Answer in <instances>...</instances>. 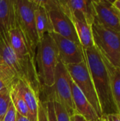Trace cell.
Wrapping results in <instances>:
<instances>
[{"label":"cell","mask_w":120,"mask_h":121,"mask_svg":"<svg viewBox=\"0 0 120 121\" xmlns=\"http://www.w3.org/2000/svg\"><path fill=\"white\" fill-rule=\"evenodd\" d=\"M83 52L103 116L119 113L113 97L109 74L101 55L95 46L83 49Z\"/></svg>","instance_id":"1"},{"label":"cell","mask_w":120,"mask_h":121,"mask_svg":"<svg viewBox=\"0 0 120 121\" xmlns=\"http://www.w3.org/2000/svg\"><path fill=\"white\" fill-rule=\"evenodd\" d=\"M35 62L41 90L44 87H52L54 82L59 57L57 45L50 33H45L40 40L35 52Z\"/></svg>","instance_id":"2"},{"label":"cell","mask_w":120,"mask_h":121,"mask_svg":"<svg viewBox=\"0 0 120 121\" xmlns=\"http://www.w3.org/2000/svg\"><path fill=\"white\" fill-rule=\"evenodd\" d=\"M0 64L9 67L18 80L28 84L39 99L41 86L36 67L20 60L9 45L8 35L1 33H0Z\"/></svg>","instance_id":"3"},{"label":"cell","mask_w":120,"mask_h":121,"mask_svg":"<svg viewBox=\"0 0 120 121\" xmlns=\"http://www.w3.org/2000/svg\"><path fill=\"white\" fill-rule=\"evenodd\" d=\"M16 28L22 33L32 57L35 60V52L40 38L37 32L34 9L35 0H13Z\"/></svg>","instance_id":"4"},{"label":"cell","mask_w":120,"mask_h":121,"mask_svg":"<svg viewBox=\"0 0 120 121\" xmlns=\"http://www.w3.org/2000/svg\"><path fill=\"white\" fill-rule=\"evenodd\" d=\"M69 79L70 76L66 66L59 61L56 67L53 86L42 88L39 96H45V99L42 100L43 101H55L59 102L72 117L76 112L73 102Z\"/></svg>","instance_id":"5"},{"label":"cell","mask_w":120,"mask_h":121,"mask_svg":"<svg viewBox=\"0 0 120 121\" xmlns=\"http://www.w3.org/2000/svg\"><path fill=\"white\" fill-rule=\"evenodd\" d=\"M94 46L112 65L120 68V33L93 22L91 25Z\"/></svg>","instance_id":"6"},{"label":"cell","mask_w":120,"mask_h":121,"mask_svg":"<svg viewBox=\"0 0 120 121\" xmlns=\"http://www.w3.org/2000/svg\"><path fill=\"white\" fill-rule=\"evenodd\" d=\"M47 12L53 32L74 43L81 44L71 17L66 13L59 0L38 1Z\"/></svg>","instance_id":"7"},{"label":"cell","mask_w":120,"mask_h":121,"mask_svg":"<svg viewBox=\"0 0 120 121\" xmlns=\"http://www.w3.org/2000/svg\"><path fill=\"white\" fill-rule=\"evenodd\" d=\"M66 67L72 81L81 90L100 118L103 113L86 59L79 64L66 65Z\"/></svg>","instance_id":"8"},{"label":"cell","mask_w":120,"mask_h":121,"mask_svg":"<svg viewBox=\"0 0 120 121\" xmlns=\"http://www.w3.org/2000/svg\"><path fill=\"white\" fill-rule=\"evenodd\" d=\"M58 50L59 61L65 66L79 64L85 60L83 48L81 44L74 43L62 35L52 32L50 33Z\"/></svg>","instance_id":"9"},{"label":"cell","mask_w":120,"mask_h":121,"mask_svg":"<svg viewBox=\"0 0 120 121\" xmlns=\"http://www.w3.org/2000/svg\"><path fill=\"white\" fill-rule=\"evenodd\" d=\"M95 9V23L120 33V11L109 0L92 1Z\"/></svg>","instance_id":"10"},{"label":"cell","mask_w":120,"mask_h":121,"mask_svg":"<svg viewBox=\"0 0 120 121\" xmlns=\"http://www.w3.org/2000/svg\"><path fill=\"white\" fill-rule=\"evenodd\" d=\"M69 82L73 102L75 106L76 113L81 115L87 121H99L100 118L98 117L95 111L88 102L85 96L83 94V93L81 91V90L72 81L71 77L69 79Z\"/></svg>","instance_id":"11"},{"label":"cell","mask_w":120,"mask_h":121,"mask_svg":"<svg viewBox=\"0 0 120 121\" xmlns=\"http://www.w3.org/2000/svg\"><path fill=\"white\" fill-rule=\"evenodd\" d=\"M79 42L83 49L94 46L91 26H90L85 16L79 11H72L69 13Z\"/></svg>","instance_id":"12"},{"label":"cell","mask_w":120,"mask_h":121,"mask_svg":"<svg viewBox=\"0 0 120 121\" xmlns=\"http://www.w3.org/2000/svg\"><path fill=\"white\" fill-rule=\"evenodd\" d=\"M8 40L14 53L20 60L36 67L35 60L30 53L22 33L17 28L11 30L8 33Z\"/></svg>","instance_id":"13"},{"label":"cell","mask_w":120,"mask_h":121,"mask_svg":"<svg viewBox=\"0 0 120 121\" xmlns=\"http://www.w3.org/2000/svg\"><path fill=\"white\" fill-rule=\"evenodd\" d=\"M16 28L13 0H0V33H8Z\"/></svg>","instance_id":"14"},{"label":"cell","mask_w":120,"mask_h":121,"mask_svg":"<svg viewBox=\"0 0 120 121\" xmlns=\"http://www.w3.org/2000/svg\"><path fill=\"white\" fill-rule=\"evenodd\" d=\"M62 6L69 15L72 11L81 12L88 23L91 26L95 19V9L92 1L88 0H59Z\"/></svg>","instance_id":"15"},{"label":"cell","mask_w":120,"mask_h":121,"mask_svg":"<svg viewBox=\"0 0 120 121\" xmlns=\"http://www.w3.org/2000/svg\"><path fill=\"white\" fill-rule=\"evenodd\" d=\"M16 85L28 108L30 116V121H37L39 106V99L37 96L32 88L23 81H18Z\"/></svg>","instance_id":"16"},{"label":"cell","mask_w":120,"mask_h":121,"mask_svg":"<svg viewBox=\"0 0 120 121\" xmlns=\"http://www.w3.org/2000/svg\"><path fill=\"white\" fill-rule=\"evenodd\" d=\"M35 6L34 9V16L35 26L40 40L45 33L53 32V28L45 9L39 4L37 0H35Z\"/></svg>","instance_id":"17"},{"label":"cell","mask_w":120,"mask_h":121,"mask_svg":"<svg viewBox=\"0 0 120 121\" xmlns=\"http://www.w3.org/2000/svg\"><path fill=\"white\" fill-rule=\"evenodd\" d=\"M103 59L109 74L113 97L117 106L120 103V68L114 67L104 57Z\"/></svg>","instance_id":"18"},{"label":"cell","mask_w":120,"mask_h":121,"mask_svg":"<svg viewBox=\"0 0 120 121\" xmlns=\"http://www.w3.org/2000/svg\"><path fill=\"white\" fill-rule=\"evenodd\" d=\"M10 97L16 112L30 120V116L28 108L18 89L16 83L13 84L10 89Z\"/></svg>","instance_id":"19"},{"label":"cell","mask_w":120,"mask_h":121,"mask_svg":"<svg viewBox=\"0 0 120 121\" xmlns=\"http://www.w3.org/2000/svg\"><path fill=\"white\" fill-rule=\"evenodd\" d=\"M19 81L15 73L7 66L0 64V91L11 89L12 86Z\"/></svg>","instance_id":"20"},{"label":"cell","mask_w":120,"mask_h":121,"mask_svg":"<svg viewBox=\"0 0 120 121\" xmlns=\"http://www.w3.org/2000/svg\"><path fill=\"white\" fill-rule=\"evenodd\" d=\"M11 102L10 97V90L5 89L0 91V121L3 119L8 108L9 104Z\"/></svg>","instance_id":"21"},{"label":"cell","mask_w":120,"mask_h":121,"mask_svg":"<svg viewBox=\"0 0 120 121\" xmlns=\"http://www.w3.org/2000/svg\"><path fill=\"white\" fill-rule=\"evenodd\" d=\"M53 101L57 121H71V117L61 104L55 101Z\"/></svg>","instance_id":"22"},{"label":"cell","mask_w":120,"mask_h":121,"mask_svg":"<svg viewBox=\"0 0 120 121\" xmlns=\"http://www.w3.org/2000/svg\"><path fill=\"white\" fill-rule=\"evenodd\" d=\"M37 121H47V108H46L45 102L40 99H39Z\"/></svg>","instance_id":"23"},{"label":"cell","mask_w":120,"mask_h":121,"mask_svg":"<svg viewBox=\"0 0 120 121\" xmlns=\"http://www.w3.org/2000/svg\"><path fill=\"white\" fill-rule=\"evenodd\" d=\"M47 108V121H57V118L55 116L54 108L53 101H45Z\"/></svg>","instance_id":"24"},{"label":"cell","mask_w":120,"mask_h":121,"mask_svg":"<svg viewBox=\"0 0 120 121\" xmlns=\"http://www.w3.org/2000/svg\"><path fill=\"white\" fill-rule=\"evenodd\" d=\"M16 113L12 102H11L3 121H16Z\"/></svg>","instance_id":"25"},{"label":"cell","mask_w":120,"mask_h":121,"mask_svg":"<svg viewBox=\"0 0 120 121\" xmlns=\"http://www.w3.org/2000/svg\"><path fill=\"white\" fill-rule=\"evenodd\" d=\"M99 121H120V113H113L103 116Z\"/></svg>","instance_id":"26"},{"label":"cell","mask_w":120,"mask_h":121,"mask_svg":"<svg viewBox=\"0 0 120 121\" xmlns=\"http://www.w3.org/2000/svg\"><path fill=\"white\" fill-rule=\"evenodd\" d=\"M71 121H87L86 120V118L84 117H83L81 115L79 114V113H76L74 114L72 117H71Z\"/></svg>","instance_id":"27"},{"label":"cell","mask_w":120,"mask_h":121,"mask_svg":"<svg viewBox=\"0 0 120 121\" xmlns=\"http://www.w3.org/2000/svg\"><path fill=\"white\" fill-rule=\"evenodd\" d=\"M16 121H30V120L28 118L21 116L18 113H16Z\"/></svg>","instance_id":"28"},{"label":"cell","mask_w":120,"mask_h":121,"mask_svg":"<svg viewBox=\"0 0 120 121\" xmlns=\"http://www.w3.org/2000/svg\"><path fill=\"white\" fill-rule=\"evenodd\" d=\"M114 6L119 10L120 11V0H115L114 1H112Z\"/></svg>","instance_id":"29"},{"label":"cell","mask_w":120,"mask_h":121,"mask_svg":"<svg viewBox=\"0 0 120 121\" xmlns=\"http://www.w3.org/2000/svg\"><path fill=\"white\" fill-rule=\"evenodd\" d=\"M117 108H118V111H119V113L120 114V103L117 104Z\"/></svg>","instance_id":"30"},{"label":"cell","mask_w":120,"mask_h":121,"mask_svg":"<svg viewBox=\"0 0 120 121\" xmlns=\"http://www.w3.org/2000/svg\"><path fill=\"white\" fill-rule=\"evenodd\" d=\"M99 120H100V119H99Z\"/></svg>","instance_id":"31"}]
</instances>
